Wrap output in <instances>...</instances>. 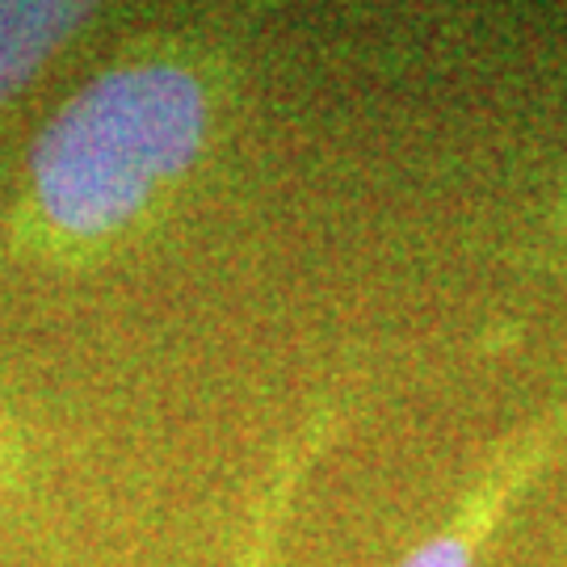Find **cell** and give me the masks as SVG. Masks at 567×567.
Instances as JSON below:
<instances>
[{"mask_svg":"<svg viewBox=\"0 0 567 567\" xmlns=\"http://www.w3.org/2000/svg\"><path fill=\"white\" fill-rule=\"evenodd\" d=\"M244 81V21L210 13L126 39L30 143L0 224L9 257L81 274L147 244L215 168Z\"/></svg>","mask_w":567,"mask_h":567,"instance_id":"1","label":"cell"},{"mask_svg":"<svg viewBox=\"0 0 567 567\" xmlns=\"http://www.w3.org/2000/svg\"><path fill=\"white\" fill-rule=\"evenodd\" d=\"M567 458V374L526 421L501 433L450 517L395 567H475L513 508Z\"/></svg>","mask_w":567,"mask_h":567,"instance_id":"2","label":"cell"},{"mask_svg":"<svg viewBox=\"0 0 567 567\" xmlns=\"http://www.w3.org/2000/svg\"><path fill=\"white\" fill-rule=\"evenodd\" d=\"M349 391H328L299 416V425L286 433L278 450L269 454L261 471L257 496L248 501V517L240 529V547L231 567H274L286 526L295 517V505L303 496L307 475L324 458V450L337 442V433L349 421Z\"/></svg>","mask_w":567,"mask_h":567,"instance_id":"3","label":"cell"},{"mask_svg":"<svg viewBox=\"0 0 567 567\" xmlns=\"http://www.w3.org/2000/svg\"><path fill=\"white\" fill-rule=\"evenodd\" d=\"M97 13L81 0H0V110L18 102Z\"/></svg>","mask_w":567,"mask_h":567,"instance_id":"4","label":"cell"},{"mask_svg":"<svg viewBox=\"0 0 567 567\" xmlns=\"http://www.w3.org/2000/svg\"><path fill=\"white\" fill-rule=\"evenodd\" d=\"M508 257L529 278L567 282V168L526 210Z\"/></svg>","mask_w":567,"mask_h":567,"instance_id":"5","label":"cell"},{"mask_svg":"<svg viewBox=\"0 0 567 567\" xmlns=\"http://www.w3.org/2000/svg\"><path fill=\"white\" fill-rule=\"evenodd\" d=\"M25 475V433L13 408L0 400V501L9 496V487H18Z\"/></svg>","mask_w":567,"mask_h":567,"instance_id":"6","label":"cell"}]
</instances>
